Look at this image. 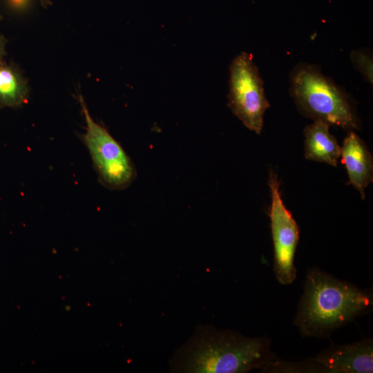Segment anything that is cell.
I'll use <instances>...</instances> for the list:
<instances>
[{
  "label": "cell",
  "instance_id": "obj_1",
  "mask_svg": "<svg viewBox=\"0 0 373 373\" xmlns=\"http://www.w3.org/2000/svg\"><path fill=\"white\" fill-rule=\"evenodd\" d=\"M278 360L265 337H247L232 329L197 327L193 336L170 361V370L180 373H245L264 371Z\"/></svg>",
  "mask_w": 373,
  "mask_h": 373
},
{
  "label": "cell",
  "instance_id": "obj_2",
  "mask_svg": "<svg viewBox=\"0 0 373 373\" xmlns=\"http://www.w3.org/2000/svg\"><path fill=\"white\" fill-rule=\"evenodd\" d=\"M294 324L304 337L327 338L370 310L372 294L316 267L308 270Z\"/></svg>",
  "mask_w": 373,
  "mask_h": 373
},
{
  "label": "cell",
  "instance_id": "obj_3",
  "mask_svg": "<svg viewBox=\"0 0 373 373\" xmlns=\"http://www.w3.org/2000/svg\"><path fill=\"white\" fill-rule=\"evenodd\" d=\"M291 95L307 116L352 130L357 120L345 93L316 66L299 64L291 74Z\"/></svg>",
  "mask_w": 373,
  "mask_h": 373
},
{
  "label": "cell",
  "instance_id": "obj_4",
  "mask_svg": "<svg viewBox=\"0 0 373 373\" xmlns=\"http://www.w3.org/2000/svg\"><path fill=\"white\" fill-rule=\"evenodd\" d=\"M78 99L86 122L82 140L88 150L99 182L112 190L127 188L137 175L133 161L108 130L95 122L81 95Z\"/></svg>",
  "mask_w": 373,
  "mask_h": 373
},
{
  "label": "cell",
  "instance_id": "obj_5",
  "mask_svg": "<svg viewBox=\"0 0 373 373\" xmlns=\"http://www.w3.org/2000/svg\"><path fill=\"white\" fill-rule=\"evenodd\" d=\"M228 106L247 128L260 134L264 115L270 104L265 94L263 81L249 53H240L231 63Z\"/></svg>",
  "mask_w": 373,
  "mask_h": 373
},
{
  "label": "cell",
  "instance_id": "obj_6",
  "mask_svg": "<svg viewBox=\"0 0 373 373\" xmlns=\"http://www.w3.org/2000/svg\"><path fill=\"white\" fill-rule=\"evenodd\" d=\"M271 194L269 216L274 242V272L282 285H289L296 278L294 256L299 241V228L291 212L285 207L279 191V182L269 171Z\"/></svg>",
  "mask_w": 373,
  "mask_h": 373
},
{
  "label": "cell",
  "instance_id": "obj_7",
  "mask_svg": "<svg viewBox=\"0 0 373 373\" xmlns=\"http://www.w3.org/2000/svg\"><path fill=\"white\" fill-rule=\"evenodd\" d=\"M308 359L317 365L321 372L372 373V340L364 338L347 345H333Z\"/></svg>",
  "mask_w": 373,
  "mask_h": 373
},
{
  "label": "cell",
  "instance_id": "obj_8",
  "mask_svg": "<svg viewBox=\"0 0 373 373\" xmlns=\"http://www.w3.org/2000/svg\"><path fill=\"white\" fill-rule=\"evenodd\" d=\"M341 162L346 167L349 182L365 198V189L373 180V160L365 142L353 132H349L341 149Z\"/></svg>",
  "mask_w": 373,
  "mask_h": 373
},
{
  "label": "cell",
  "instance_id": "obj_9",
  "mask_svg": "<svg viewBox=\"0 0 373 373\" xmlns=\"http://www.w3.org/2000/svg\"><path fill=\"white\" fill-rule=\"evenodd\" d=\"M329 124L320 119L306 126L304 130L305 157L336 166L341 156V147L329 131Z\"/></svg>",
  "mask_w": 373,
  "mask_h": 373
},
{
  "label": "cell",
  "instance_id": "obj_10",
  "mask_svg": "<svg viewBox=\"0 0 373 373\" xmlns=\"http://www.w3.org/2000/svg\"><path fill=\"white\" fill-rule=\"evenodd\" d=\"M27 84L14 68L0 64V104L17 106L26 102Z\"/></svg>",
  "mask_w": 373,
  "mask_h": 373
},
{
  "label": "cell",
  "instance_id": "obj_11",
  "mask_svg": "<svg viewBox=\"0 0 373 373\" xmlns=\"http://www.w3.org/2000/svg\"><path fill=\"white\" fill-rule=\"evenodd\" d=\"M350 59L355 68L363 76L364 79L372 84V57L370 52L365 49L352 51Z\"/></svg>",
  "mask_w": 373,
  "mask_h": 373
},
{
  "label": "cell",
  "instance_id": "obj_12",
  "mask_svg": "<svg viewBox=\"0 0 373 373\" xmlns=\"http://www.w3.org/2000/svg\"><path fill=\"white\" fill-rule=\"evenodd\" d=\"M5 41L2 36L0 35V60L4 52Z\"/></svg>",
  "mask_w": 373,
  "mask_h": 373
},
{
  "label": "cell",
  "instance_id": "obj_13",
  "mask_svg": "<svg viewBox=\"0 0 373 373\" xmlns=\"http://www.w3.org/2000/svg\"><path fill=\"white\" fill-rule=\"evenodd\" d=\"M41 3L44 6H46L48 5H49L50 3V0H39Z\"/></svg>",
  "mask_w": 373,
  "mask_h": 373
}]
</instances>
